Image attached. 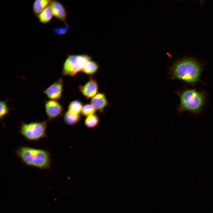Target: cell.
<instances>
[{"mask_svg": "<svg viewBox=\"0 0 213 213\" xmlns=\"http://www.w3.org/2000/svg\"><path fill=\"white\" fill-rule=\"evenodd\" d=\"M17 156L25 165L42 170L49 169L51 159L47 150L27 146L17 148L15 151Z\"/></svg>", "mask_w": 213, "mask_h": 213, "instance_id": "1", "label": "cell"}, {"mask_svg": "<svg viewBox=\"0 0 213 213\" xmlns=\"http://www.w3.org/2000/svg\"><path fill=\"white\" fill-rule=\"evenodd\" d=\"M202 69L201 64L197 60L187 58L175 62L171 72L173 78L193 84L199 80Z\"/></svg>", "mask_w": 213, "mask_h": 213, "instance_id": "2", "label": "cell"}, {"mask_svg": "<svg viewBox=\"0 0 213 213\" xmlns=\"http://www.w3.org/2000/svg\"><path fill=\"white\" fill-rule=\"evenodd\" d=\"M180 99L178 110L180 112L188 111L196 114L203 106L205 96L203 92L194 89H186L177 92Z\"/></svg>", "mask_w": 213, "mask_h": 213, "instance_id": "3", "label": "cell"}, {"mask_svg": "<svg viewBox=\"0 0 213 213\" xmlns=\"http://www.w3.org/2000/svg\"><path fill=\"white\" fill-rule=\"evenodd\" d=\"M47 121H33L29 123L21 122L19 132L27 141H37L47 137Z\"/></svg>", "mask_w": 213, "mask_h": 213, "instance_id": "4", "label": "cell"}, {"mask_svg": "<svg viewBox=\"0 0 213 213\" xmlns=\"http://www.w3.org/2000/svg\"><path fill=\"white\" fill-rule=\"evenodd\" d=\"M91 59L86 54H68L63 65L62 74L64 76H74L81 70L85 63Z\"/></svg>", "mask_w": 213, "mask_h": 213, "instance_id": "5", "label": "cell"}, {"mask_svg": "<svg viewBox=\"0 0 213 213\" xmlns=\"http://www.w3.org/2000/svg\"><path fill=\"white\" fill-rule=\"evenodd\" d=\"M46 113L49 121L59 117L63 114V106L57 101L48 100L45 101Z\"/></svg>", "mask_w": 213, "mask_h": 213, "instance_id": "6", "label": "cell"}, {"mask_svg": "<svg viewBox=\"0 0 213 213\" xmlns=\"http://www.w3.org/2000/svg\"><path fill=\"white\" fill-rule=\"evenodd\" d=\"M63 90V81L60 78L43 91L49 100L58 101L62 97Z\"/></svg>", "mask_w": 213, "mask_h": 213, "instance_id": "7", "label": "cell"}, {"mask_svg": "<svg viewBox=\"0 0 213 213\" xmlns=\"http://www.w3.org/2000/svg\"><path fill=\"white\" fill-rule=\"evenodd\" d=\"M78 89L87 99H91L98 93V85L96 80L91 77L85 84L79 86Z\"/></svg>", "mask_w": 213, "mask_h": 213, "instance_id": "8", "label": "cell"}, {"mask_svg": "<svg viewBox=\"0 0 213 213\" xmlns=\"http://www.w3.org/2000/svg\"><path fill=\"white\" fill-rule=\"evenodd\" d=\"M50 7L54 16L58 20L66 23L67 13L63 4L57 1L53 0Z\"/></svg>", "mask_w": 213, "mask_h": 213, "instance_id": "9", "label": "cell"}, {"mask_svg": "<svg viewBox=\"0 0 213 213\" xmlns=\"http://www.w3.org/2000/svg\"><path fill=\"white\" fill-rule=\"evenodd\" d=\"M91 104L96 110L100 113L104 112V110L108 105V102L105 93H98L91 100Z\"/></svg>", "mask_w": 213, "mask_h": 213, "instance_id": "10", "label": "cell"}, {"mask_svg": "<svg viewBox=\"0 0 213 213\" xmlns=\"http://www.w3.org/2000/svg\"><path fill=\"white\" fill-rule=\"evenodd\" d=\"M53 0H36L33 5V14L37 17L46 8L50 6Z\"/></svg>", "mask_w": 213, "mask_h": 213, "instance_id": "11", "label": "cell"}, {"mask_svg": "<svg viewBox=\"0 0 213 213\" xmlns=\"http://www.w3.org/2000/svg\"><path fill=\"white\" fill-rule=\"evenodd\" d=\"M99 67L98 64L91 59L85 63L81 72L86 75H92L97 72Z\"/></svg>", "mask_w": 213, "mask_h": 213, "instance_id": "12", "label": "cell"}, {"mask_svg": "<svg viewBox=\"0 0 213 213\" xmlns=\"http://www.w3.org/2000/svg\"><path fill=\"white\" fill-rule=\"evenodd\" d=\"M53 16L50 6L43 10L37 17L40 22L43 24H46L51 21Z\"/></svg>", "mask_w": 213, "mask_h": 213, "instance_id": "13", "label": "cell"}, {"mask_svg": "<svg viewBox=\"0 0 213 213\" xmlns=\"http://www.w3.org/2000/svg\"><path fill=\"white\" fill-rule=\"evenodd\" d=\"M81 116L79 114L71 112L68 111L64 113V119L65 122L70 125H73L80 120Z\"/></svg>", "mask_w": 213, "mask_h": 213, "instance_id": "14", "label": "cell"}, {"mask_svg": "<svg viewBox=\"0 0 213 213\" xmlns=\"http://www.w3.org/2000/svg\"><path fill=\"white\" fill-rule=\"evenodd\" d=\"M83 106L81 102L78 100H75L70 103L67 111L75 114H79Z\"/></svg>", "mask_w": 213, "mask_h": 213, "instance_id": "15", "label": "cell"}, {"mask_svg": "<svg viewBox=\"0 0 213 213\" xmlns=\"http://www.w3.org/2000/svg\"><path fill=\"white\" fill-rule=\"evenodd\" d=\"M99 119L98 116L93 114L88 116L85 120V126L89 128H92L97 126L99 123Z\"/></svg>", "mask_w": 213, "mask_h": 213, "instance_id": "16", "label": "cell"}, {"mask_svg": "<svg viewBox=\"0 0 213 213\" xmlns=\"http://www.w3.org/2000/svg\"><path fill=\"white\" fill-rule=\"evenodd\" d=\"M96 111V109L91 104H87L83 106L81 113L83 116L88 117L94 114Z\"/></svg>", "mask_w": 213, "mask_h": 213, "instance_id": "17", "label": "cell"}, {"mask_svg": "<svg viewBox=\"0 0 213 213\" xmlns=\"http://www.w3.org/2000/svg\"><path fill=\"white\" fill-rule=\"evenodd\" d=\"M0 118L1 120L4 117L9 114V109L7 104V101L1 100L0 101Z\"/></svg>", "mask_w": 213, "mask_h": 213, "instance_id": "18", "label": "cell"}]
</instances>
